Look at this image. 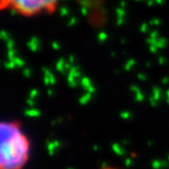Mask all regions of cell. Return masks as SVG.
<instances>
[{
	"instance_id": "6da1fadb",
	"label": "cell",
	"mask_w": 169,
	"mask_h": 169,
	"mask_svg": "<svg viewBox=\"0 0 169 169\" xmlns=\"http://www.w3.org/2000/svg\"><path fill=\"white\" fill-rule=\"evenodd\" d=\"M31 156V140L18 120L0 124V169H24Z\"/></svg>"
},
{
	"instance_id": "7a4b0ae2",
	"label": "cell",
	"mask_w": 169,
	"mask_h": 169,
	"mask_svg": "<svg viewBox=\"0 0 169 169\" xmlns=\"http://www.w3.org/2000/svg\"><path fill=\"white\" fill-rule=\"evenodd\" d=\"M62 1L63 0H0V9L23 18H34L54 13Z\"/></svg>"
},
{
	"instance_id": "3957f363",
	"label": "cell",
	"mask_w": 169,
	"mask_h": 169,
	"mask_svg": "<svg viewBox=\"0 0 169 169\" xmlns=\"http://www.w3.org/2000/svg\"><path fill=\"white\" fill-rule=\"evenodd\" d=\"M102 169H119V168H114V167H103Z\"/></svg>"
}]
</instances>
